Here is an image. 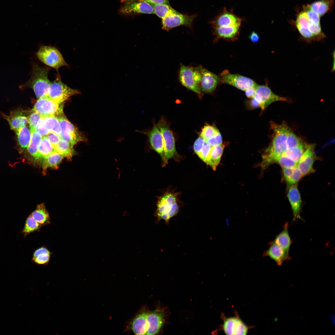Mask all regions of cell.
I'll use <instances>...</instances> for the list:
<instances>
[{
  "label": "cell",
  "instance_id": "obj_38",
  "mask_svg": "<svg viewBox=\"0 0 335 335\" xmlns=\"http://www.w3.org/2000/svg\"><path fill=\"white\" fill-rule=\"evenodd\" d=\"M46 127L49 132H53L60 136L61 130L60 126L56 116H52L44 117Z\"/></svg>",
  "mask_w": 335,
  "mask_h": 335
},
{
  "label": "cell",
  "instance_id": "obj_44",
  "mask_svg": "<svg viewBox=\"0 0 335 335\" xmlns=\"http://www.w3.org/2000/svg\"><path fill=\"white\" fill-rule=\"evenodd\" d=\"M51 255L47 253H41L35 257H32V261L38 265H47L49 262Z\"/></svg>",
  "mask_w": 335,
  "mask_h": 335
},
{
  "label": "cell",
  "instance_id": "obj_32",
  "mask_svg": "<svg viewBox=\"0 0 335 335\" xmlns=\"http://www.w3.org/2000/svg\"><path fill=\"white\" fill-rule=\"evenodd\" d=\"M282 172L285 181L289 185L297 184L303 176L297 167L283 168Z\"/></svg>",
  "mask_w": 335,
  "mask_h": 335
},
{
  "label": "cell",
  "instance_id": "obj_41",
  "mask_svg": "<svg viewBox=\"0 0 335 335\" xmlns=\"http://www.w3.org/2000/svg\"><path fill=\"white\" fill-rule=\"evenodd\" d=\"M275 163L279 164L283 168H291L297 167V163L289 158L284 154L279 157Z\"/></svg>",
  "mask_w": 335,
  "mask_h": 335
},
{
  "label": "cell",
  "instance_id": "obj_52",
  "mask_svg": "<svg viewBox=\"0 0 335 335\" xmlns=\"http://www.w3.org/2000/svg\"><path fill=\"white\" fill-rule=\"evenodd\" d=\"M256 87H250L246 90L245 92L246 96L249 98H253L255 93Z\"/></svg>",
  "mask_w": 335,
  "mask_h": 335
},
{
  "label": "cell",
  "instance_id": "obj_49",
  "mask_svg": "<svg viewBox=\"0 0 335 335\" xmlns=\"http://www.w3.org/2000/svg\"><path fill=\"white\" fill-rule=\"evenodd\" d=\"M205 142L204 140L200 136L196 140L194 144L193 148L196 154L201 150Z\"/></svg>",
  "mask_w": 335,
  "mask_h": 335
},
{
  "label": "cell",
  "instance_id": "obj_22",
  "mask_svg": "<svg viewBox=\"0 0 335 335\" xmlns=\"http://www.w3.org/2000/svg\"><path fill=\"white\" fill-rule=\"evenodd\" d=\"M310 23L306 13L304 10L298 15L295 21V25L300 34L306 40H315L310 32Z\"/></svg>",
  "mask_w": 335,
  "mask_h": 335
},
{
  "label": "cell",
  "instance_id": "obj_37",
  "mask_svg": "<svg viewBox=\"0 0 335 335\" xmlns=\"http://www.w3.org/2000/svg\"><path fill=\"white\" fill-rule=\"evenodd\" d=\"M306 147L305 144L301 142L297 146L287 149L284 154L298 163Z\"/></svg>",
  "mask_w": 335,
  "mask_h": 335
},
{
  "label": "cell",
  "instance_id": "obj_24",
  "mask_svg": "<svg viewBox=\"0 0 335 335\" xmlns=\"http://www.w3.org/2000/svg\"><path fill=\"white\" fill-rule=\"evenodd\" d=\"M148 314L147 312L143 311L137 315L133 320L131 328L135 334H146Z\"/></svg>",
  "mask_w": 335,
  "mask_h": 335
},
{
  "label": "cell",
  "instance_id": "obj_15",
  "mask_svg": "<svg viewBox=\"0 0 335 335\" xmlns=\"http://www.w3.org/2000/svg\"><path fill=\"white\" fill-rule=\"evenodd\" d=\"M179 80L184 87L201 96L202 93L200 86L195 82L193 76V67L180 65Z\"/></svg>",
  "mask_w": 335,
  "mask_h": 335
},
{
  "label": "cell",
  "instance_id": "obj_20",
  "mask_svg": "<svg viewBox=\"0 0 335 335\" xmlns=\"http://www.w3.org/2000/svg\"><path fill=\"white\" fill-rule=\"evenodd\" d=\"M3 115L8 122L11 128L15 132L28 123V117L26 116L25 112L21 109L12 111L8 115Z\"/></svg>",
  "mask_w": 335,
  "mask_h": 335
},
{
  "label": "cell",
  "instance_id": "obj_4",
  "mask_svg": "<svg viewBox=\"0 0 335 335\" xmlns=\"http://www.w3.org/2000/svg\"><path fill=\"white\" fill-rule=\"evenodd\" d=\"M38 59L46 65L56 69L68 65L59 51L55 47L41 46L36 53Z\"/></svg>",
  "mask_w": 335,
  "mask_h": 335
},
{
  "label": "cell",
  "instance_id": "obj_50",
  "mask_svg": "<svg viewBox=\"0 0 335 335\" xmlns=\"http://www.w3.org/2000/svg\"><path fill=\"white\" fill-rule=\"evenodd\" d=\"M120 1L122 3L134 1H142L150 3L163 4L169 5L168 0H120Z\"/></svg>",
  "mask_w": 335,
  "mask_h": 335
},
{
  "label": "cell",
  "instance_id": "obj_27",
  "mask_svg": "<svg viewBox=\"0 0 335 335\" xmlns=\"http://www.w3.org/2000/svg\"><path fill=\"white\" fill-rule=\"evenodd\" d=\"M55 151L54 147L47 137L42 136L38 149L36 163L41 164L43 159Z\"/></svg>",
  "mask_w": 335,
  "mask_h": 335
},
{
  "label": "cell",
  "instance_id": "obj_14",
  "mask_svg": "<svg viewBox=\"0 0 335 335\" xmlns=\"http://www.w3.org/2000/svg\"><path fill=\"white\" fill-rule=\"evenodd\" d=\"M315 147L314 144L308 145L297 163V167L303 176L314 171L313 165L316 159Z\"/></svg>",
  "mask_w": 335,
  "mask_h": 335
},
{
  "label": "cell",
  "instance_id": "obj_18",
  "mask_svg": "<svg viewBox=\"0 0 335 335\" xmlns=\"http://www.w3.org/2000/svg\"><path fill=\"white\" fill-rule=\"evenodd\" d=\"M289 186L287 196L293 211V221L301 219L300 213L302 201L299 192L296 185Z\"/></svg>",
  "mask_w": 335,
  "mask_h": 335
},
{
  "label": "cell",
  "instance_id": "obj_42",
  "mask_svg": "<svg viewBox=\"0 0 335 335\" xmlns=\"http://www.w3.org/2000/svg\"><path fill=\"white\" fill-rule=\"evenodd\" d=\"M212 146L205 142L203 146L197 154L206 164H208Z\"/></svg>",
  "mask_w": 335,
  "mask_h": 335
},
{
  "label": "cell",
  "instance_id": "obj_46",
  "mask_svg": "<svg viewBox=\"0 0 335 335\" xmlns=\"http://www.w3.org/2000/svg\"><path fill=\"white\" fill-rule=\"evenodd\" d=\"M35 131L38 133L42 137L47 135L50 132L47 128L44 117H41L37 124Z\"/></svg>",
  "mask_w": 335,
  "mask_h": 335
},
{
  "label": "cell",
  "instance_id": "obj_17",
  "mask_svg": "<svg viewBox=\"0 0 335 335\" xmlns=\"http://www.w3.org/2000/svg\"><path fill=\"white\" fill-rule=\"evenodd\" d=\"M241 19L231 11H228L224 8L222 12L217 16L211 22L214 28L229 26H240Z\"/></svg>",
  "mask_w": 335,
  "mask_h": 335
},
{
  "label": "cell",
  "instance_id": "obj_30",
  "mask_svg": "<svg viewBox=\"0 0 335 335\" xmlns=\"http://www.w3.org/2000/svg\"><path fill=\"white\" fill-rule=\"evenodd\" d=\"M64 157L56 151L52 153L45 158L42 162L43 172L45 174L47 169L49 168H57Z\"/></svg>",
  "mask_w": 335,
  "mask_h": 335
},
{
  "label": "cell",
  "instance_id": "obj_8",
  "mask_svg": "<svg viewBox=\"0 0 335 335\" xmlns=\"http://www.w3.org/2000/svg\"><path fill=\"white\" fill-rule=\"evenodd\" d=\"M262 110H264L271 103L277 101H286L287 99L274 93L266 85H258L256 87L255 94L253 98Z\"/></svg>",
  "mask_w": 335,
  "mask_h": 335
},
{
  "label": "cell",
  "instance_id": "obj_47",
  "mask_svg": "<svg viewBox=\"0 0 335 335\" xmlns=\"http://www.w3.org/2000/svg\"><path fill=\"white\" fill-rule=\"evenodd\" d=\"M205 142L212 147L222 144V136L220 132L216 134Z\"/></svg>",
  "mask_w": 335,
  "mask_h": 335
},
{
  "label": "cell",
  "instance_id": "obj_13",
  "mask_svg": "<svg viewBox=\"0 0 335 335\" xmlns=\"http://www.w3.org/2000/svg\"><path fill=\"white\" fill-rule=\"evenodd\" d=\"M249 328L238 316L224 318L222 328L226 335H245Z\"/></svg>",
  "mask_w": 335,
  "mask_h": 335
},
{
  "label": "cell",
  "instance_id": "obj_26",
  "mask_svg": "<svg viewBox=\"0 0 335 335\" xmlns=\"http://www.w3.org/2000/svg\"><path fill=\"white\" fill-rule=\"evenodd\" d=\"M18 143L20 147L19 151L22 153L27 148L31 139V132L26 126L20 128L16 132Z\"/></svg>",
  "mask_w": 335,
  "mask_h": 335
},
{
  "label": "cell",
  "instance_id": "obj_7",
  "mask_svg": "<svg viewBox=\"0 0 335 335\" xmlns=\"http://www.w3.org/2000/svg\"><path fill=\"white\" fill-rule=\"evenodd\" d=\"M63 106L45 96L40 98L35 104L32 110L39 114L41 117L55 116L63 112Z\"/></svg>",
  "mask_w": 335,
  "mask_h": 335
},
{
  "label": "cell",
  "instance_id": "obj_45",
  "mask_svg": "<svg viewBox=\"0 0 335 335\" xmlns=\"http://www.w3.org/2000/svg\"><path fill=\"white\" fill-rule=\"evenodd\" d=\"M301 142L297 136L290 130L286 140L287 149L297 146Z\"/></svg>",
  "mask_w": 335,
  "mask_h": 335
},
{
  "label": "cell",
  "instance_id": "obj_48",
  "mask_svg": "<svg viewBox=\"0 0 335 335\" xmlns=\"http://www.w3.org/2000/svg\"><path fill=\"white\" fill-rule=\"evenodd\" d=\"M54 148L60 141L61 137L59 135L53 132H49L46 136Z\"/></svg>",
  "mask_w": 335,
  "mask_h": 335
},
{
  "label": "cell",
  "instance_id": "obj_10",
  "mask_svg": "<svg viewBox=\"0 0 335 335\" xmlns=\"http://www.w3.org/2000/svg\"><path fill=\"white\" fill-rule=\"evenodd\" d=\"M136 132L146 134L151 148L161 156L163 161V166L167 164L165 162L164 150V144L162 135L158 125L154 124L150 131L136 130Z\"/></svg>",
  "mask_w": 335,
  "mask_h": 335
},
{
  "label": "cell",
  "instance_id": "obj_28",
  "mask_svg": "<svg viewBox=\"0 0 335 335\" xmlns=\"http://www.w3.org/2000/svg\"><path fill=\"white\" fill-rule=\"evenodd\" d=\"M288 223H286L282 231L276 236L273 242L289 253L291 240L288 233Z\"/></svg>",
  "mask_w": 335,
  "mask_h": 335
},
{
  "label": "cell",
  "instance_id": "obj_29",
  "mask_svg": "<svg viewBox=\"0 0 335 335\" xmlns=\"http://www.w3.org/2000/svg\"><path fill=\"white\" fill-rule=\"evenodd\" d=\"M31 214L35 220L42 226L48 225L51 223L49 213L43 203L38 205Z\"/></svg>",
  "mask_w": 335,
  "mask_h": 335
},
{
  "label": "cell",
  "instance_id": "obj_43",
  "mask_svg": "<svg viewBox=\"0 0 335 335\" xmlns=\"http://www.w3.org/2000/svg\"><path fill=\"white\" fill-rule=\"evenodd\" d=\"M41 117L40 115L38 113L32 110L31 113L28 117V123L31 132L35 131L37 123Z\"/></svg>",
  "mask_w": 335,
  "mask_h": 335
},
{
  "label": "cell",
  "instance_id": "obj_36",
  "mask_svg": "<svg viewBox=\"0 0 335 335\" xmlns=\"http://www.w3.org/2000/svg\"><path fill=\"white\" fill-rule=\"evenodd\" d=\"M240 27L234 25L214 28L215 32L218 36L225 38H230L234 37L238 34Z\"/></svg>",
  "mask_w": 335,
  "mask_h": 335
},
{
  "label": "cell",
  "instance_id": "obj_23",
  "mask_svg": "<svg viewBox=\"0 0 335 335\" xmlns=\"http://www.w3.org/2000/svg\"><path fill=\"white\" fill-rule=\"evenodd\" d=\"M263 256H267L280 266L285 261L290 259L289 253L274 243H270L269 248L264 253Z\"/></svg>",
  "mask_w": 335,
  "mask_h": 335
},
{
  "label": "cell",
  "instance_id": "obj_34",
  "mask_svg": "<svg viewBox=\"0 0 335 335\" xmlns=\"http://www.w3.org/2000/svg\"><path fill=\"white\" fill-rule=\"evenodd\" d=\"M224 146L222 144L212 147L208 165L215 170L218 165L222 154Z\"/></svg>",
  "mask_w": 335,
  "mask_h": 335
},
{
  "label": "cell",
  "instance_id": "obj_21",
  "mask_svg": "<svg viewBox=\"0 0 335 335\" xmlns=\"http://www.w3.org/2000/svg\"><path fill=\"white\" fill-rule=\"evenodd\" d=\"M164 323L163 313L156 310L148 314L146 335H153L159 332Z\"/></svg>",
  "mask_w": 335,
  "mask_h": 335
},
{
  "label": "cell",
  "instance_id": "obj_53",
  "mask_svg": "<svg viewBox=\"0 0 335 335\" xmlns=\"http://www.w3.org/2000/svg\"><path fill=\"white\" fill-rule=\"evenodd\" d=\"M251 40L253 42H257L259 39V37L257 33L255 32H252L249 37Z\"/></svg>",
  "mask_w": 335,
  "mask_h": 335
},
{
  "label": "cell",
  "instance_id": "obj_12",
  "mask_svg": "<svg viewBox=\"0 0 335 335\" xmlns=\"http://www.w3.org/2000/svg\"><path fill=\"white\" fill-rule=\"evenodd\" d=\"M119 12L125 15L138 14H155L150 3L142 1H134L122 3Z\"/></svg>",
  "mask_w": 335,
  "mask_h": 335
},
{
  "label": "cell",
  "instance_id": "obj_1",
  "mask_svg": "<svg viewBox=\"0 0 335 335\" xmlns=\"http://www.w3.org/2000/svg\"><path fill=\"white\" fill-rule=\"evenodd\" d=\"M270 125L273 131V137L271 144L262 155L260 166L263 169L275 163L276 159L285 152L287 149V136L290 131L284 123L279 124L272 122Z\"/></svg>",
  "mask_w": 335,
  "mask_h": 335
},
{
  "label": "cell",
  "instance_id": "obj_51",
  "mask_svg": "<svg viewBox=\"0 0 335 335\" xmlns=\"http://www.w3.org/2000/svg\"><path fill=\"white\" fill-rule=\"evenodd\" d=\"M47 253L52 254V252H50L47 247L45 246H42L36 250L33 253V257H34L41 253Z\"/></svg>",
  "mask_w": 335,
  "mask_h": 335
},
{
  "label": "cell",
  "instance_id": "obj_16",
  "mask_svg": "<svg viewBox=\"0 0 335 335\" xmlns=\"http://www.w3.org/2000/svg\"><path fill=\"white\" fill-rule=\"evenodd\" d=\"M194 17V15L188 16L181 13L169 16L162 19V28L169 31L181 25L191 27Z\"/></svg>",
  "mask_w": 335,
  "mask_h": 335
},
{
  "label": "cell",
  "instance_id": "obj_6",
  "mask_svg": "<svg viewBox=\"0 0 335 335\" xmlns=\"http://www.w3.org/2000/svg\"><path fill=\"white\" fill-rule=\"evenodd\" d=\"M59 122L61 133V138L66 140L74 145L78 142L86 141L87 139L80 133L77 129L67 119L63 113L56 116Z\"/></svg>",
  "mask_w": 335,
  "mask_h": 335
},
{
  "label": "cell",
  "instance_id": "obj_5",
  "mask_svg": "<svg viewBox=\"0 0 335 335\" xmlns=\"http://www.w3.org/2000/svg\"><path fill=\"white\" fill-rule=\"evenodd\" d=\"M79 93L78 90L72 89L63 83L58 75L51 83L46 96L60 104L71 96Z\"/></svg>",
  "mask_w": 335,
  "mask_h": 335
},
{
  "label": "cell",
  "instance_id": "obj_40",
  "mask_svg": "<svg viewBox=\"0 0 335 335\" xmlns=\"http://www.w3.org/2000/svg\"><path fill=\"white\" fill-rule=\"evenodd\" d=\"M219 132V130L214 127L207 125L202 128L200 133V136L205 142Z\"/></svg>",
  "mask_w": 335,
  "mask_h": 335
},
{
  "label": "cell",
  "instance_id": "obj_2",
  "mask_svg": "<svg viewBox=\"0 0 335 335\" xmlns=\"http://www.w3.org/2000/svg\"><path fill=\"white\" fill-rule=\"evenodd\" d=\"M49 71L48 67L33 64L30 78L22 87H29L32 88L38 98L46 96L51 83L48 77Z\"/></svg>",
  "mask_w": 335,
  "mask_h": 335
},
{
  "label": "cell",
  "instance_id": "obj_35",
  "mask_svg": "<svg viewBox=\"0 0 335 335\" xmlns=\"http://www.w3.org/2000/svg\"><path fill=\"white\" fill-rule=\"evenodd\" d=\"M73 146L66 140L61 138L58 144L54 148L55 151L63 155L68 159H71L74 154Z\"/></svg>",
  "mask_w": 335,
  "mask_h": 335
},
{
  "label": "cell",
  "instance_id": "obj_11",
  "mask_svg": "<svg viewBox=\"0 0 335 335\" xmlns=\"http://www.w3.org/2000/svg\"><path fill=\"white\" fill-rule=\"evenodd\" d=\"M221 81L222 82L231 85L236 88L245 91L252 87H256L258 85L252 79L238 74L230 73L223 72L221 74Z\"/></svg>",
  "mask_w": 335,
  "mask_h": 335
},
{
  "label": "cell",
  "instance_id": "obj_9",
  "mask_svg": "<svg viewBox=\"0 0 335 335\" xmlns=\"http://www.w3.org/2000/svg\"><path fill=\"white\" fill-rule=\"evenodd\" d=\"M158 125L163 137L164 154L167 164L169 159L177 155L175 139L172 132L164 120H161Z\"/></svg>",
  "mask_w": 335,
  "mask_h": 335
},
{
  "label": "cell",
  "instance_id": "obj_3",
  "mask_svg": "<svg viewBox=\"0 0 335 335\" xmlns=\"http://www.w3.org/2000/svg\"><path fill=\"white\" fill-rule=\"evenodd\" d=\"M154 215L157 224L161 220L168 225L171 218L178 213L180 206L177 201L176 195L168 192L164 194L159 199Z\"/></svg>",
  "mask_w": 335,
  "mask_h": 335
},
{
  "label": "cell",
  "instance_id": "obj_31",
  "mask_svg": "<svg viewBox=\"0 0 335 335\" xmlns=\"http://www.w3.org/2000/svg\"><path fill=\"white\" fill-rule=\"evenodd\" d=\"M42 136L35 131L31 132V139L27 149L30 158L29 159L36 162L38 150Z\"/></svg>",
  "mask_w": 335,
  "mask_h": 335
},
{
  "label": "cell",
  "instance_id": "obj_19",
  "mask_svg": "<svg viewBox=\"0 0 335 335\" xmlns=\"http://www.w3.org/2000/svg\"><path fill=\"white\" fill-rule=\"evenodd\" d=\"M200 71L202 76L200 84L201 92L206 93L212 92L217 86L218 77L215 74L201 66Z\"/></svg>",
  "mask_w": 335,
  "mask_h": 335
},
{
  "label": "cell",
  "instance_id": "obj_39",
  "mask_svg": "<svg viewBox=\"0 0 335 335\" xmlns=\"http://www.w3.org/2000/svg\"><path fill=\"white\" fill-rule=\"evenodd\" d=\"M42 226L35 220L30 214L26 220L22 233L25 235H26L33 232L39 231Z\"/></svg>",
  "mask_w": 335,
  "mask_h": 335
},
{
  "label": "cell",
  "instance_id": "obj_25",
  "mask_svg": "<svg viewBox=\"0 0 335 335\" xmlns=\"http://www.w3.org/2000/svg\"><path fill=\"white\" fill-rule=\"evenodd\" d=\"M334 0H320L315 1L306 7L320 16H324L332 8Z\"/></svg>",
  "mask_w": 335,
  "mask_h": 335
},
{
  "label": "cell",
  "instance_id": "obj_33",
  "mask_svg": "<svg viewBox=\"0 0 335 335\" xmlns=\"http://www.w3.org/2000/svg\"><path fill=\"white\" fill-rule=\"evenodd\" d=\"M150 3L153 7L155 14L162 19L169 16L180 13L172 8L169 5L163 4Z\"/></svg>",
  "mask_w": 335,
  "mask_h": 335
}]
</instances>
